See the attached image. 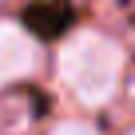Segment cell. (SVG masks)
Instances as JSON below:
<instances>
[{"label": "cell", "instance_id": "6da1fadb", "mask_svg": "<svg viewBox=\"0 0 135 135\" xmlns=\"http://www.w3.org/2000/svg\"><path fill=\"white\" fill-rule=\"evenodd\" d=\"M60 80L80 103L88 107H103L115 99L119 84H123V68H127V52L115 36L99 32V28H84L76 36H68L60 48Z\"/></svg>", "mask_w": 135, "mask_h": 135}, {"label": "cell", "instance_id": "7a4b0ae2", "mask_svg": "<svg viewBox=\"0 0 135 135\" xmlns=\"http://www.w3.org/2000/svg\"><path fill=\"white\" fill-rule=\"evenodd\" d=\"M36 72H40V44L16 20H0V91Z\"/></svg>", "mask_w": 135, "mask_h": 135}, {"label": "cell", "instance_id": "3957f363", "mask_svg": "<svg viewBox=\"0 0 135 135\" xmlns=\"http://www.w3.org/2000/svg\"><path fill=\"white\" fill-rule=\"evenodd\" d=\"M48 135H99V131L91 123H84V119H60V123H52Z\"/></svg>", "mask_w": 135, "mask_h": 135}, {"label": "cell", "instance_id": "277c9868", "mask_svg": "<svg viewBox=\"0 0 135 135\" xmlns=\"http://www.w3.org/2000/svg\"><path fill=\"white\" fill-rule=\"evenodd\" d=\"M131 135H135V131H131Z\"/></svg>", "mask_w": 135, "mask_h": 135}]
</instances>
